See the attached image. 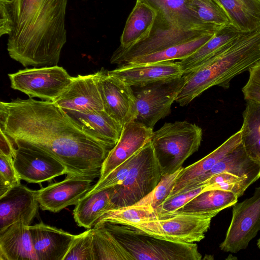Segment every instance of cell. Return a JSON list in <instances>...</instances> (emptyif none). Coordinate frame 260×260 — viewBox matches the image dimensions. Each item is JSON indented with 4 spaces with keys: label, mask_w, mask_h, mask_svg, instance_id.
Returning a JSON list of instances; mask_svg holds the SVG:
<instances>
[{
    "label": "cell",
    "mask_w": 260,
    "mask_h": 260,
    "mask_svg": "<svg viewBox=\"0 0 260 260\" xmlns=\"http://www.w3.org/2000/svg\"><path fill=\"white\" fill-rule=\"evenodd\" d=\"M0 131L12 141L46 151L66 167L67 175L100 178L112 149L84 132L53 101L29 98L1 102Z\"/></svg>",
    "instance_id": "1"
},
{
    "label": "cell",
    "mask_w": 260,
    "mask_h": 260,
    "mask_svg": "<svg viewBox=\"0 0 260 260\" xmlns=\"http://www.w3.org/2000/svg\"><path fill=\"white\" fill-rule=\"evenodd\" d=\"M68 0H14V24L8 35L10 57L23 67L58 64L67 42Z\"/></svg>",
    "instance_id": "2"
},
{
    "label": "cell",
    "mask_w": 260,
    "mask_h": 260,
    "mask_svg": "<svg viewBox=\"0 0 260 260\" xmlns=\"http://www.w3.org/2000/svg\"><path fill=\"white\" fill-rule=\"evenodd\" d=\"M141 1L157 12L152 30L147 38L138 43L126 48L119 46L111 56L112 64H124L218 30L202 22L188 9L185 0Z\"/></svg>",
    "instance_id": "3"
},
{
    "label": "cell",
    "mask_w": 260,
    "mask_h": 260,
    "mask_svg": "<svg viewBox=\"0 0 260 260\" xmlns=\"http://www.w3.org/2000/svg\"><path fill=\"white\" fill-rule=\"evenodd\" d=\"M259 60L260 28L242 32L221 53L184 75L186 81L175 101L186 106L214 86L228 88L233 78L249 71Z\"/></svg>",
    "instance_id": "4"
},
{
    "label": "cell",
    "mask_w": 260,
    "mask_h": 260,
    "mask_svg": "<svg viewBox=\"0 0 260 260\" xmlns=\"http://www.w3.org/2000/svg\"><path fill=\"white\" fill-rule=\"evenodd\" d=\"M202 135L200 126L186 121L166 122L153 132L150 142L162 176L182 168L186 159L199 149Z\"/></svg>",
    "instance_id": "5"
},
{
    "label": "cell",
    "mask_w": 260,
    "mask_h": 260,
    "mask_svg": "<svg viewBox=\"0 0 260 260\" xmlns=\"http://www.w3.org/2000/svg\"><path fill=\"white\" fill-rule=\"evenodd\" d=\"M102 225L131 254L134 260L202 259L198 245L194 243L174 242L156 238L140 233L127 225L105 223Z\"/></svg>",
    "instance_id": "6"
},
{
    "label": "cell",
    "mask_w": 260,
    "mask_h": 260,
    "mask_svg": "<svg viewBox=\"0 0 260 260\" xmlns=\"http://www.w3.org/2000/svg\"><path fill=\"white\" fill-rule=\"evenodd\" d=\"M161 177L150 141L136 153L134 163L125 179L113 187L109 210L135 204L156 187Z\"/></svg>",
    "instance_id": "7"
},
{
    "label": "cell",
    "mask_w": 260,
    "mask_h": 260,
    "mask_svg": "<svg viewBox=\"0 0 260 260\" xmlns=\"http://www.w3.org/2000/svg\"><path fill=\"white\" fill-rule=\"evenodd\" d=\"M212 218L190 214H174L127 225L151 236L174 242L194 243L205 237Z\"/></svg>",
    "instance_id": "8"
},
{
    "label": "cell",
    "mask_w": 260,
    "mask_h": 260,
    "mask_svg": "<svg viewBox=\"0 0 260 260\" xmlns=\"http://www.w3.org/2000/svg\"><path fill=\"white\" fill-rule=\"evenodd\" d=\"M186 81L182 77L136 87L134 91L136 100V113L134 120L153 128L161 119L168 116L171 106L176 101Z\"/></svg>",
    "instance_id": "9"
},
{
    "label": "cell",
    "mask_w": 260,
    "mask_h": 260,
    "mask_svg": "<svg viewBox=\"0 0 260 260\" xmlns=\"http://www.w3.org/2000/svg\"><path fill=\"white\" fill-rule=\"evenodd\" d=\"M11 87L29 98L54 101L68 87L73 77L57 65L26 68L9 74Z\"/></svg>",
    "instance_id": "10"
},
{
    "label": "cell",
    "mask_w": 260,
    "mask_h": 260,
    "mask_svg": "<svg viewBox=\"0 0 260 260\" xmlns=\"http://www.w3.org/2000/svg\"><path fill=\"white\" fill-rule=\"evenodd\" d=\"M232 218L220 249L237 253L246 249L260 231V186L250 198L233 206Z\"/></svg>",
    "instance_id": "11"
},
{
    "label": "cell",
    "mask_w": 260,
    "mask_h": 260,
    "mask_svg": "<svg viewBox=\"0 0 260 260\" xmlns=\"http://www.w3.org/2000/svg\"><path fill=\"white\" fill-rule=\"evenodd\" d=\"M11 141L14 165L21 180L40 183L67 174L66 167L46 151L29 144Z\"/></svg>",
    "instance_id": "12"
},
{
    "label": "cell",
    "mask_w": 260,
    "mask_h": 260,
    "mask_svg": "<svg viewBox=\"0 0 260 260\" xmlns=\"http://www.w3.org/2000/svg\"><path fill=\"white\" fill-rule=\"evenodd\" d=\"M94 180L84 176L67 175L64 180L36 190L39 206L42 210L56 213L76 205L92 188Z\"/></svg>",
    "instance_id": "13"
},
{
    "label": "cell",
    "mask_w": 260,
    "mask_h": 260,
    "mask_svg": "<svg viewBox=\"0 0 260 260\" xmlns=\"http://www.w3.org/2000/svg\"><path fill=\"white\" fill-rule=\"evenodd\" d=\"M99 80L104 110L114 120L123 126L134 120L136 100L132 87L109 75L102 68Z\"/></svg>",
    "instance_id": "14"
},
{
    "label": "cell",
    "mask_w": 260,
    "mask_h": 260,
    "mask_svg": "<svg viewBox=\"0 0 260 260\" xmlns=\"http://www.w3.org/2000/svg\"><path fill=\"white\" fill-rule=\"evenodd\" d=\"M100 70L86 75L73 77L68 87L55 100L64 111L88 112L104 110L99 80Z\"/></svg>",
    "instance_id": "15"
},
{
    "label": "cell",
    "mask_w": 260,
    "mask_h": 260,
    "mask_svg": "<svg viewBox=\"0 0 260 260\" xmlns=\"http://www.w3.org/2000/svg\"><path fill=\"white\" fill-rule=\"evenodd\" d=\"M39 206L36 190L19 184L0 197V231L22 220L30 225Z\"/></svg>",
    "instance_id": "16"
},
{
    "label": "cell",
    "mask_w": 260,
    "mask_h": 260,
    "mask_svg": "<svg viewBox=\"0 0 260 260\" xmlns=\"http://www.w3.org/2000/svg\"><path fill=\"white\" fill-rule=\"evenodd\" d=\"M153 128L134 120L123 126L119 139L104 160L98 181L132 156L151 140Z\"/></svg>",
    "instance_id": "17"
},
{
    "label": "cell",
    "mask_w": 260,
    "mask_h": 260,
    "mask_svg": "<svg viewBox=\"0 0 260 260\" xmlns=\"http://www.w3.org/2000/svg\"><path fill=\"white\" fill-rule=\"evenodd\" d=\"M108 73L132 87H142L154 82L179 78L184 75L178 62L173 61L126 63L113 70L108 71Z\"/></svg>",
    "instance_id": "18"
},
{
    "label": "cell",
    "mask_w": 260,
    "mask_h": 260,
    "mask_svg": "<svg viewBox=\"0 0 260 260\" xmlns=\"http://www.w3.org/2000/svg\"><path fill=\"white\" fill-rule=\"evenodd\" d=\"M29 229L38 260H63L76 236L43 222Z\"/></svg>",
    "instance_id": "19"
},
{
    "label": "cell",
    "mask_w": 260,
    "mask_h": 260,
    "mask_svg": "<svg viewBox=\"0 0 260 260\" xmlns=\"http://www.w3.org/2000/svg\"><path fill=\"white\" fill-rule=\"evenodd\" d=\"M227 172L240 177L260 178V163L252 159L241 143L209 171L198 177L178 193L195 188L212 176Z\"/></svg>",
    "instance_id": "20"
},
{
    "label": "cell",
    "mask_w": 260,
    "mask_h": 260,
    "mask_svg": "<svg viewBox=\"0 0 260 260\" xmlns=\"http://www.w3.org/2000/svg\"><path fill=\"white\" fill-rule=\"evenodd\" d=\"M64 111L84 132L112 149L118 141L123 126L104 110L88 112Z\"/></svg>",
    "instance_id": "21"
},
{
    "label": "cell",
    "mask_w": 260,
    "mask_h": 260,
    "mask_svg": "<svg viewBox=\"0 0 260 260\" xmlns=\"http://www.w3.org/2000/svg\"><path fill=\"white\" fill-rule=\"evenodd\" d=\"M29 226L19 220L0 231V260H38Z\"/></svg>",
    "instance_id": "22"
},
{
    "label": "cell",
    "mask_w": 260,
    "mask_h": 260,
    "mask_svg": "<svg viewBox=\"0 0 260 260\" xmlns=\"http://www.w3.org/2000/svg\"><path fill=\"white\" fill-rule=\"evenodd\" d=\"M232 24L222 27L214 36L196 52L177 61L184 75L187 74L218 55L228 48L241 34Z\"/></svg>",
    "instance_id": "23"
},
{
    "label": "cell",
    "mask_w": 260,
    "mask_h": 260,
    "mask_svg": "<svg viewBox=\"0 0 260 260\" xmlns=\"http://www.w3.org/2000/svg\"><path fill=\"white\" fill-rule=\"evenodd\" d=\"M241 143V134L239 130L207 156L185 168H183L167 198L176 195L193 180L209 171L220 160Z\"/></svg>",
    "instance_id": "24"
},
{
    "label": "cell",
    "mask_w": 260,
    "mask_h": 260,
    "mask_svg": "<svg viewBox=\"0 0 260 260\" xmlns=\"http://www.w3.org/2000/svg\"><path fill=\"white\" fill-rule=\"evenodd\" d=\"M156 16L157 12L151 6L141 0H137L125 23L119 46L126 48L147 38Z\"/></svg>",
    "instance_id": "25"
},
{
    "label": "cell",
    "mask_w": 260,
    "mask_h": 260,
    "mask_svg": "<svg viewBox=\"0 0 260 260\" xmlns=\"http://www.w3.org/2000/svg\"><path fill=\"white\" fill-rule=\"evenodd\" d=\"M238 199L230 191L220 189L203 191L174 214H196L213 218L222 210L232 207L237 202Z\"/></svg>",
    "instance_id": "26"
},
{
    "label": "cell",
    "mask_w": 260,
    "mask_h": 260,
    "mask_svg": "<svg viewBox=\"0 0 260 260\" xmlns=\"http://www.w3.org/2000/svg\"><path fill=\"white\" fill-rule=\"evenodd\" d=\"M113 187L86 194L75 205L73 216L80 227L92 228L96 221L109 209Z\"/></svg>",
    "instance_id": "27"
},
{
    "label": "cell",
    "mask_w": 260,
    "mask_h": 260,
    "mask_svg": "<svg viewBox=\"0 0 260 260\" xmlns=\"http://www.w3.org/2000/svg\"><path fill=\"white\" fill-rule=\"evenodd\" d=\"M242 32L260 28V0H216Z\"/></svg>",
    "instance_id": "28"
},
{
    "label": "cell",
    "mask_w": 260,
    "mask_h": 260,
    "mask_svg": "<svg viewBox=\"0 0 260 260\" xmlns=\"http://www.w3.org/2000/svg\"><path fill=\"white\" fill-rule=\"evenodd\" d=\"M242 144L248 155L260 163V103L247 100L240 129Z\"/></svg>",
    "instance_id": "29"
},
{
    "label": "cell",
    "mask_w": 260,
    "mask_h": 260,
    "mask_svg": "<svg viewBox=\"0 0 260 260\" xmlns=\"http://www.w3.org/2000/svg\"><path fill=\"white\" fill-rule=\"evenodd\" d=\"M216 32H208L190 41L137 57L127 63L143 64L182 60L191 55L204 45L214 36Z\"/></svg>",
    "instance_id": "30"
},
{
    "label": "cell",
    "mask_w": 260,
    "mask_h": 260,
    "mask_svg": "<svg viewBox=\"0 0 260 260\" xmlns=\"http://www.w3.org/2000/svg\"><path fill=\"white\" fill-rule=\"evenodd\" d=\"M93 260H134L104 225L92 228Z\"/></svg>",
    "instance_id": "31"
},
{
    "label": "cell",
    "mask_w": 260,
    "mask_h": 260,
    "mask_svg": "<svg viewBox=\"0 0 260 260\" xmlns=\"http://www.w3.org/2000/svg\"><path fill=\"white\" fill-rule=\"evenodd\" d=\"M158 218L155 210L150 206L132 205L106 211L96 221L93 228L105 223L128 225L141 221Z\"/></svg>",
    "instance_id": "32"
},
{
    "label": "cell",
    "mask_w": 260,
    "mask_h": 260,
    "mask_svg": "<svg viewBox=\"0 0 260 260\" xmlns=\"http://www.w3.org/2000/svg\"><path fill=\"white\" fill-rule=\"evenodd\" d=\"M188 9L203 23L217 29L232 24L216 0H185Z\"/></svg>",
    "instance_id": "33"
},
{
    "label": "cell",
    "mask_w": 260,
    "mask_h": 260,
    "mask_svg": "<svg viewBox=\"0 0 260 260\" xmlns=\"http://www.w3.org/2000/svg\"><path fill=\"white\" fill-rule=\"evenodd\" d=\"M256 180L257 179L254 178L240 177L227 172H222L212 176L199 186L204 187L203 191L220 189L230 191L239 198Z\"/></svg>",
    "instance_id": "34"
},
{
    "label": "cell",
    "mask_w": 260,
    "mask_h": 260,
    "mask_svg": "<svg viewBox=\"0 0 260 260\" xmlns=\"http://www.w3.org/2000/svg\"><path fill=\"white\" fill-rule=\"evenodd\" d=\"M182 168V167L171 174L162 176L156 187L146 196L134 205L150 206L155 210L170 194Z\"/></svg>",
    "instance_id": "35"
},
{
    "label": "cell",
    "mask_w": 260,
    "mask_h": 260,
    "mask_svg": "<svg viewBox=\"0 0 260 260\" xmlns=\"http://www.w3.org/2000/svg\"><path fill=\"white\" fill-rule=\"evenodd\" d=\"M63 260H93L92 228L76 235Z\"/></svg>",
    "instance_id": "36"
},
{
    "label": "cell",
    "mask_w": 260,
    "mask_h": 260,
    "mask_svg": "<svg viewBox=\"0 0 260 260\" xmlns=\"http://www.w3.org/2000/svg\"><path fill=\"white\" fill-rule=\"evenodd\" d=\"M204 188V186L197 187L167 198L155 209L158 218L167 217L174 214L202 192Z\"/></svg>",
    "instance_id": "37"
},
{
    "label": "cell",
    "mask_w": 260,
    "mask_h": 260,
    "mask_svg": "<svg viewBox=\"0 0 260 260\" xmlns=\"http://www.w3.org/2000/svg\"><path fill=\"white\" fill-rule=\"evenodd\" d=\"M20 180L14 165L13 154L0 153V197L20 184Z\"/></svg>",
    "instance_id": "38"
},
{
    "label": "cell",
    "mask_w": 260,
    "mask_h": 260,
    "mask_svg": "<svg viewBox=\"0 0 260 260\" xmlns=\"http://www.w3.org/2000/svg\"><path fill=\"white\" fill-rule=\"evenodd\" d=\"M136 153L117 167L103 179L98 181L92 188L87 194H90L120 184L125 179L133 165L135 160Z\"/></svg>",
    "instance_id": "39"
},
{
    "label": "cell",
    "mask_w": 260,
    "mask_h": 260,
    "mask_svg": "<svg viewBox=\"0 0 260 260\" xmlns=\"http://www.w3.org/2000/svg\"><path fill=\"white\" fill-rule=\"evenodd\" d=\"M0 36L10 35L14 24V0H0Z\"/></svg>",
    "instance_id": "40"
},
{
    "label": "cell",
    "mask_w": 260,
    "mask_h": 260,
    "mask_svg": "<svg viewBox=\"0 0 260 260\" xmlns=\"http://www.w3.org/2000/svg\"><path fill=\"white\" fill-rule=\"evenodd\" d=\"M249 72L248 80L242 89L244 99L260 103V76Z\"/></svg>",
    "instance_id": "41"
},
{
    "label": "cell",
    "mask_w": 260,
    "mask_h": 260,
    "mask_svg": "<svg viewBox=\"0 0 260 260\" xmlns=\"http://www.w3.org/2000/svg\"><path fill=\"white\" fill-rule=\"evenodd\" d=\"M257 246L258 248L260 249V238L257 240Z\"/></svg>",
    "instance_id": "42"
}]
</instances>
